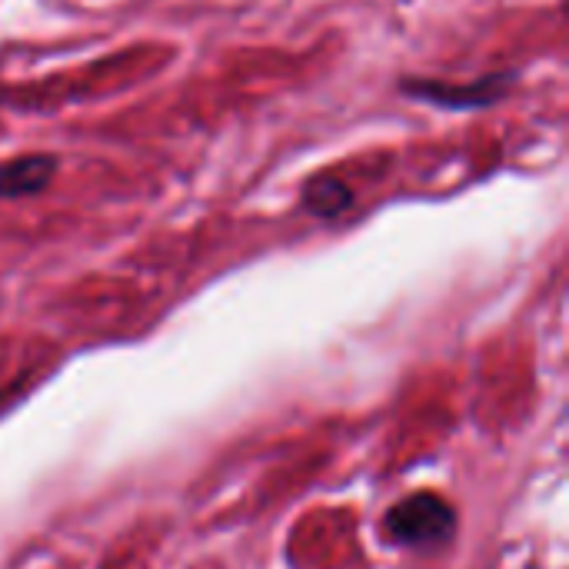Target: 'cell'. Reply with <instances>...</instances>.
I'll return each mask as SVG.
<instances>
[{
    "label": "cell",
    "mask_w": 569,
    "mask_h": 569,
    "mask_svg": "<svg viewBox=\"0 0 569 569\" xmlns=\"http://www.w3.org/2000/svg\"><path fill=\"white\" fill-rule=\"evenodd\" d=\"M520 73L513 67L507 70H490L477 80L467 83H453V80H440V77H417V73H403L397 80V90L403 97H413L420 103L440 107V110H487L497 107L500 100L510 97V90L517 87Z\"/></svg>",
    "instance_id": "1"
},
{
    "label": "cell",
    "mask_w": 569,
    "mask_h": 569,
    "mask_svg": "<svg viewBox=\"0 0 569 569\" xmlns=\"http://www.w3.org/2000/svg\"><path fill=\"white\" fill-rule=\"evenodd\" d=\"M383 533L400 547H440L457 533V510L440 493L420 490L387 510Z\"/></svg>",
    "instance_id": "2"
},
{
    "label": "cell",
    "mask_w": 569,
    "mask_h": 569,
    "mask_svg": "<svg viewBox=\"0 0 569 569\" xmlns=\"http://www.w3.org/2000/svg\"><path fill=\"white\" fill-rule=\"evenodd\" d=\"M60 173L57 153H20L0 163V200H27L43 193Z\"/></svg>",
    "instance_id": "3"
},
{
    "label": "cell",
    "mask_w": 569,
    "mask_h": 569,
    "mask_svg": "<svg viewBox=\"0 0 569 569\" xmlns=\"http://www.w3.org/2000/svg\"><path fill=\"white\" fill-rule=\"evenodd\" d=\"M300 207L313 220H337L353 207V190L337 173H317L303 183Z\"/></svg>",
    "instance_id": "4"
}]
</instances>
